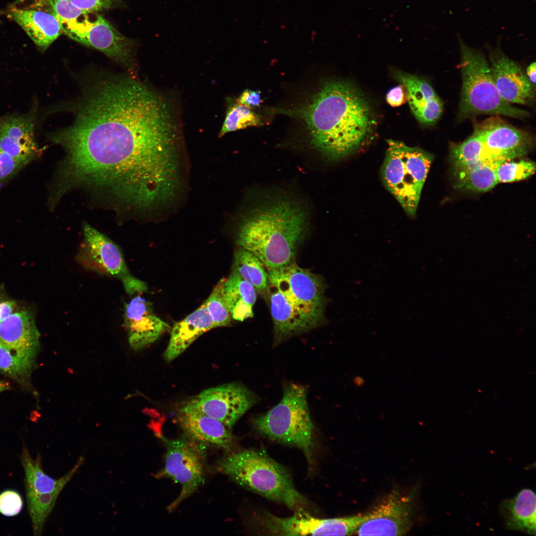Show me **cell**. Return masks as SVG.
I'll return each instance as SVG.
<instances>
[{
	"label": "cell",
	"instance_id": "cell-1",
	"mask_svg": "<svg viewBox=\"0 0 536 536\" xmlns=\"http://www.w3.org/2000/svg\"><path fill=\"white\" fill-rule=\"evenodd\" d=\"M287 112L304 120L312 146L333 160L357 150L374 124L364 96L353 85L343 81L327 82L310 104Z\"/></svg>",
	"mask_w": 536,
	"mask_h": 536
},
{
	"label": "cell",
	"instance_id": "cell-2",
	"mask_svg": "<svg viewBox=\"0 0 536 536\" xmlns=\"http://www.w3.org/2000/svg\"><path fill=\"white\" fill-rule=\"evenodd\" d=\"M308 228L306 208L297 201L281 197L251 209L240 224L236 242L255 254L267 268H278L295 262Z\"/></svg>",
	"mask_w": 536,
	"mask_h": 536
},
{
	"label": "cell",
	"instance_id": "cell-3",
	"mask_svg": "<svg viewBox=\"0 0 536 536\" xmlns=\"http://www.w3.org/2000/svg\"><path fill=\"white\" fill-rule=\"evenodd\" d=\"M267 269L274 345L320 325L326 304L322 278L295 262Z\"/></svg>",
	"mask_w": 536,
	"mask_h": 536
},
{
	"label": "cell",
	"instance_id": "cell-4",
	"mask_svg": "<svg viewBox=\"0 0 536 536\" xmlns=\"http://www.w3.org/2000/svg\"><path fill=\"white\" fill-rule=\"evenodd\" d=\"M215 469L240 485L291 509H303L306 505V499L294 487L289 473L263 451L226 453L217 462Z\"/></svg>",
	"mask_w": 536,
	"mask_h": 536
},
{
	"label": "cell",
	"instance_id": "cell-5",
	"mask_svg": "<svg viewBox=\"0 0 536 536\" xmlns=\"http://www.w3.org/2000/svg\"><path fill=\"white\" fill-rule=\"evenodd\" d=\"M460 68L462 86L459 116L468 118L482 114L524 119L530 114L504 100L495 84L488 61L479 51L459 38Z\"/></svg>",
	"mask_w": 536,
	"mask_h": 536
},
{
	"label": "cell",
	"instance_id": "cell-6",
	"mask_svg": "<svg viewBox=\"0 0 536 536\" xmlns=\"http://www.w3.org/2000/svg\"><path fill=\"white\" fill-rule=\"evenodd\" d=\"M307 389L290 384L284 389L280 402L266 413L253 417L255 429L269 439L295 446L312 462L314 426L307 400Z\"/></svg>",
	"mask_w": 536,
	"mask_h": 536
},
{
	"label": "cell",
	"instance_id": "cell-7",
	"mask_svg": "<svg viewBox=\"0 0 536 536\" xmlns=\"http://www.w3.org/2000/svg\"><path fill=\"white\" fill-rule=\"evenodd\" d=\"M381 176L405 212L414 217L433 155L418 147L389 139Z\"/></svg>",
	"mask_w": 536,
	"mask_h": 536
},
{
	"label": "cell",
	"instance_id": "cell-8",
	"mask_svg": "<svg viewBox=\"0 0 536 536\" xmlns=\"http://www.w3.org/2000/svg\"><path fill=\"white\" fill-rule=\"evenodd\" d=\"M162 440L166 450L164 466L155 476L170 478L181 486L179 496L167 507L171 512L203 483L204 446L186 436L175 439L162 437Z\"/></svg>",
	"mask_w": 536,
	"mask_h": 536
},
{
	"label": "cell",
	"instance_id": "cell-9",
	"mask_svg": "<svg viewBox=\"0 0 536 536\" xmlns=\"http://www.w3.org/2000/svg\"><path fill=\"white\" fill-rule=\"evenodd\" d=\"M84 242L77 259L86 268L118 278L130 295L147 291L146 284L130 271L119 247L95 228L84 224Z\"/></svg>",
	"mask_w": 536,
	"mask_h": 536
},
{
	"label": "cell",
	"instance_id": "cell-10",
	"mask_svg": "<svg viewBox=\"0 0 536 536\" xmlns=\"http://www.w3.org/2000/svg\"><path fill=\"white\" fill-rule=\"evenodd\" d=\"M87 13L62 24L63 31L72 40L93 48L126 67L132 73L134 45L101 15Z\"/></svg>",
	"mask_w": 536,
	"mask_h": 536
},
{
	"label": "cell",
	"instance_id": "cell-11",
	"mask_svg": "<svg viewBox=\"0 0 536 536\" xmlns=\"http://www.w3.org/2000/svg\"><path fill=\"white\" fill-rule=\"evenodd\" d=\"M473 133L482 146L484 161L495 168L501 163L523 156L534 145L533 135L495 116L476 124Z\"/></svg>",
	"mask_w": 536,
	"mask_h": 536
},
{
	"label": "cell",
	"instance_id": "cell-12",
	"mask_svg": "<svg viewBox=\"0 0 536 536\" xmlns=\"http://www.w3.org/2000/svg\"><path fill=\"white\" fill-rule=\"evenodd\" d=\"M257 402L258 398L249 389L233 383L205 390L185 405L220 421L231 429Z\"/></svg>",
	"mask_w": 536,
	"mask_h": 536
},
{
	"label": "cell",
	"instance_id": "cell-13",
	"mask_svg": "<svg viewBox=\"0 0 536 536\" xmlns=\"http://www.w3.org/2000/svg\"><path fill=\"white\" fill-rule=\"evenodd\" d=\"M368 518L367 514L346 517L320 519L304 509L291 517L280 518L269 513L263 519L264 527L273 534L292 536H345L355 532Z\"/></svg>",
	"mask_w": 536,
	"mask_h": 536
},
{
	"label": "cell",
	"instance_id": "cell-14",
	"mask_svg": "<svg viewBox=\"0 0 536 536\" xmlns=\"http://www.w3.org/2000/svg\"><path fill=\"white\" fill-rule=\"evenodd\" d=\"M412 500L395 489L384 497L356 530L359 536H401L411 526Z\"/></svg>",
	"mask_w": 536,
	"mask_h": 536
},
{
	"label": "cell",
	"instance_id": "cell-15",
	"mask_svg": "<svg viewBox=\"0 0 536 536\" xmlns=\"http://www.w3.org/2000/svg\"><path fill=\"white\" fill-rule=\"evenodd\" d=\"M40 335L30 310H16L0 323V340L29 372L39 349Z\"/></svg>",
	"mask_w": 536,
	"mask_h": 536
},
{
	"label": "cell",
	"instance_id": "cell-16",
	"mask_svg": "<svg viewBox=\"0 0 536 536\" xmlns=\"http://www.w3.org/2000/svg\"><path fill=\"white\" fill-rule=\"evenodd\" d=\"M489 59L493 79L501 97L511 104H532L535 87L521 67L500 48H489Z\"/></svg>",
	"mask_w": 536,
	"mask_h": 536
},
{
	"label": "cell",
	"instance_id": "cell-17",
	"mask_svg": "<svg viewBox=\"0 0 536 536\" xmlns=\"http://www.w3.org/2000/svg\"><path fill=\"white\" fill-rule=\"evenodd\" d=\"M124 321L130 345L135 350L153 343L171 329L154 314L151 303L139 295L125 304Z\"/></svg>",
	"mask_w": 536,
	"mask_h": 536
},
{
	"label": "cell",
	"instance_id": "cell-18",
	"mask_svg": "<svg viewBox=\"0 0 536 536\" xmlns=\"http://www.w3.org/2000/svg\"><path fill=\"white\" fill-rule=\"evenodd\" d=\"M35 110L0 117V149L28 164L39 155L35 139Z\"/></svg>",
	"mask_w": 536,
	"mask_h": 536
},
{
	"label": "cell",
	"instance_id": "cell-19",
	"mask_svg": "<svg viewBox=\"0 0 536 536\" xmlns=\"http://www.w3.org/2000/svg\"><path fill=\"white\" fill-rule=\"evenodd\" d=\"M186 437L203 446H211L229 453L233 451L235 438L230 429L220 421L185 404L177 416Z\"/></svg>",
	"mask_w": 536,
	"mask_h": 536
},
{
	"label": "cell",
	"instance_id": "cell-20",
	"mask_svg": "<svg viewBox=\"0 0 536 536\" xmlns=\"http://www.w3.org/2000/svg\"><path fill=\"white\" fill-rule=\"evenodd\" d=\"M395 75L406 91L410 109L416 120L424 125L435 124L442 114L443 103L431 85L410 73L397 71Z\"/></svg>",
	"mask_w": 536,
	"mask_h": 536
},
{
	"label": "cell",
	"instance_id": "cell-21",
	"mask_svg": "<svg viewBox=\"0 0 536 536\" xmlns=\"http://www.w3.org/2000/svg\"><path fill=\"white\" fill-rule=\"evenodd\" d=\"M8 16L43 51L63 33L62 25L59 20L51 13L42 10L13 7L9 11Z\"/></svg>",
	"mask_w": 536,
	"mask_h": 536
},
{
	"label": "cell",
	"instance_id": "cell-22",
	"mask_svg": "<svg viewBox=\"0 0 536 536\" xmlns=\"http://www.w3.org/2000/svg\"><path fill=\"white\" fill-rule=\"evenodd\" d=\"M214 328L215 326L204 302L195 311L174 325L164 354L165 359L171 361L201 335Z\"/></svg>",
	"mask_w": 536,
	"mask_h": 536
},
{
	"label": "cell",
	"instance_id": "cell-23",
	"mask_svg": "<svg viewBox=\"0 0 536 536\" xmlns=\"http://www.w3.org/2000/svg\"><path fill=\"white\" fill-rule=\"evenodd\" d=\"M536 501L535 493L529 488L522 489L512 498L503 500L499 510L506 527L535 536Z\"/></svg>",
	"mask_w": 536,
	"mask_h": 536
},
{
	"label": "cell",
	"instance_id": "cell-24",
	"mask_svg": "<svg viewBox=\"0 0 536 536\" xmlns=\"http://www.w3.org/2000/svg\"><path fill=\"white\" fill-rule=\"evenodd\" d=\"M84 457L79 458L73 467L59 479H54L46 474L41 467L39 458L33 459L24 447L21 456V462L25 472L26 491L44 493L63 489L84 462Z\"/></svg>",
	"mask_w": 536,
	"mask_h": 536
},
{
	"label": "cell",
	"instance_id": "cell-25",
	"mask_svg": "<svg viewBox=\"0 0 536 536\" xmlns=\"http://www.w3.org/2000/svg\"><path fill=\"white\" fill-rule=\"evenodd\" d=\"M225 296L231 317L243 321L254 316L253 307L257 295L255 288L232 271L224 285Z\"/></svg>",
	"mask_w": 536,
	"mask_h": 536
},
{
	"label": "cell",
	"instance_id": "cell-26",
	"mask_svg": "<svg viewBox=\"0 0 536 536\" xmlns=\"http://www.w3.org/2000/svg\"><path fill=\"white\" fill-rule=\"evenodd\" d=\"M232 271L250 283L260 294L267 292L268 274L263 263L253 253L240 247L234 255Z\"/></svg>",
	"mask_w": 536,
	"mask_h": 536
},
{
	"label": "cell",
	"instance_id": "cell-27",
	"mask_svg": "<svg viewBox=\"0 0 536 536\" xmlns=\"http://www.w3.org/2000/svg\"><path fill=\"white\" fill-rule=\"evenodd\" d=\"M453 171L456 186L465 191L483 193L498 183L496 168L485 163Z\"/></svg>",
	"mask_w": 536,
	"mask_h": 536
},
{
	"label": "cell",
	"instance_id": "cell-28",
	"mask_svg": "<svg viewBox=\"0 0 536 536\" xmlns=\"http://www.w3.org/2000/svg\"><path fill=\"white\" fill-rule=\"evenodd\" d=\"M62 491V489H58L44 493L26 491L27 508L34 536L41 534L45 522Z\"/></svg>",
	"mask_w": 536,
	"mask_h": 536
},
{
	"label": "cell",
	"instance_id": "cell-29",
	"mask_svg": "<svg viewBox=\"0 0 536 536\" xmlns=\"http://www.w3.org/2000/svg\"><path fill=\"white\" fill-rule=\"evenodd\" d=\"M263 124L262 117L259 115L248 107L236 102L228 107L218 135L222 137L230 132L250 127L261 126Z\"/></svg>",
	"mask_w": 536,
	"mask_h": 536
},
{
	"label": "cell",
	"instance_id": "cell-30",
	"mask_svg": "<svg viewBox=\"0 0 536 536\" xmlns=\"http://www.w3.org/2000/svg\"><path fill=\"white\" fill-rule=\"evenodd\" d=\"M226 279L225 278L220 279L209 297L204 302L215 327L227 326L229 325L231 321V315L224 292Z\"/></svg>",
	"mask_w": 536,
	"mask_h": 536
},
{
	"label": "cell",
	"instance_id": "cell-31",
	"mask_svg": "<svg viewBox=\"0 0 536 536\" xmlns=\"http://www.w3.org/2000/svg\"><path fill=\"white\" fill-rule=\"evenodd\" d=\"M535 171L536 164L533 161L509 160L498 165L496 175L498 183H510L524 180L534 174Z\"/></svg>",
	"mask_w": 536,
	"mask_h": 536
},
{
	"label": "cell",
	"instance_id": "cell-32",
	"mask_svg": "<svg viewBox=\"0 0 536 536\" xmlns=\"http://www.w3.org/2000/svg\"><path fill=\"white\" fill-rule=\"evenodd\" d=\"M0 372L17 381H22L30 373L0 340Z\"/></svg>",
	"mask_w": 536,
	"mask_h": 536
},
{
	"label": "cell",
	"instance_id": "cell-33",
	"mask_svg": "<svg viewBox=\"0 0 536 536\" xmlns=\"http://www.w3.org/2000/svg\"><path fill=\"white\" fill-rule=\"evenodd\" d=\"M48 12L54 15L62 24L74 21L87 14L68 0H44Z\"/></svg>",
	"mask_w": 536,
	"mask_h": 536
},
{
	"label": "cell",
	"instance_id": "cell-34",
	"mask_svg": "<svg viewBox=\"0 0 536 536\" xmlns=\"http://www.w3.org/2000/svg\"><path fill=\"white\" fill-rule=\"evenodd\" d=\"M27 164L0 149V183L12 178Z\"/></svg>",
	"mask_w": 536,
	"mask_h": 536
},
{
	"label": "cell",
	"instance_id": "cell-35",
	"mask_svg": "<svg viewBox=\"0 0 536 536\" xmlns=\"http://www.w3.org/2000/svg\"><path fill=\"white\" fill-rule=\"evenodd\" d=\"M23 506L20 495L16 491L6 490L0 494V513L6 516L18 514Z\"/></svg>",
	"mask_w": 536,
	"mask_h": 536
},
{
	"label": "cell",
	"instance_id": "cell-36",
	"mask_svg": "<svg viewBox=\"0 0 536 536\" xmlns=\"http://www.w3.org/2000/svg\"><path fill=\"white\" fill-rule=\"evenodd\" d=\"M68 0L76 7L88 13L109 9L112 7L114 2V0Z\"/></svg>",
	"mask_w": 536,
	"mask_h": 536
},
{
	"label": "cell",
	"instance_id": "cell-37",
	"mask_svg": "<svg viewBox=\"0 0 536 536\" xmlns=\"http://www.w3.org/2000/svg\"><path fill=\"white\" fill-rule=\"evenodd\" d=\"M260 93L259 91L246 89L236 99V101L251 109L258 107L263 102Z\"/></svg>",
	"mask_w": 536,
	"mask_h": 536
},
{
	"label": "cell",
	"instance_id": "cell-38",
	"mask_svg": "<svg viewBox=\"0 0 536 536\" xmlns=\"http://www.w3.org/2000/svg\"><path fill=\"white\" fill-rule=\"evenodd\" d=\"M404 87L402 85L395 86L391 89L387 94L386 100L391 106L395 107L402 105L405 102Z\"/></svg>",
	"mask_w": 536,
	"mask_h": 536
},
{
	"label": "cell",
	"instance_id": "cell-39",
	"mask_svg": "<svg viewBox=\"0 0 536 536\" xmlns=\"http://www.w3.org/2000/svg\"><path fill=\"white\" fill-rule=\"evenodd\" d=\"M16 301L0 293V323L16 310Z\"/></svg>",
	"mask_w": 536,
	"mask_h": 536
},
{
	"label": "cell",
	"instance_id": "cell-40",
	"mask_svg": "<svg viewBox=\"0 0 536 536\" xmlns=\"http://www.w3.org/2000/svg\"><path fill=\"white\" fill-rule=\"evenodd\" d=\"M526 76L531 84L535 87L536 85V63H531L527 68Z\"/></svg>",
	"mask_w": 536,
	"mask_h": 536
},
{
	"label": "cell",
	"instance_id": "cell-41",
	"mask_svg": "<svg viewBox=\"0 0 536 536\" xmlns=\"http://www.w3.org/2000/svg\"><path fill=\"white\" fill-rule=\"evenodd\" d=\"M9 387L8 383L0 380V393L7 390Z\"/></svg>",
	"mask_w": 536,
	"mask_h": 536
},
{
	"label": "cell",
	"instance_id": "cell-42",
	"mask_svg": "<svg viewBox=\"0 0 536 536\" xmlns=\"http://www.w3.org/2000/svg\"><path fill=\"white\" fill-rule=\"evenodd\" d=\"M25 0H16L15 1V3L16 4H18V3H19L23 2L25 1Z\"/></svg>",
	"mask_w": 536,
	"mask_h": 536
}]
</instances>
